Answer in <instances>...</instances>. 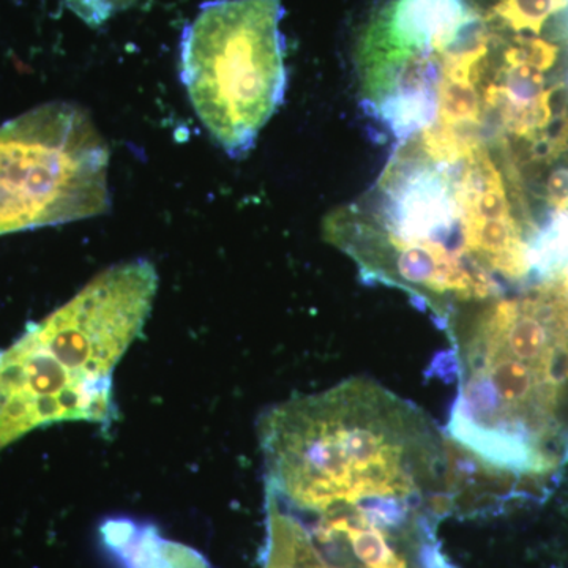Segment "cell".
Here are the masks:
<instances>
[{
  "label": "cell",
  "mask_w": 568,
  "mask_h": 568,
  "mask_svg": "<svg viewBox=\"0 0 568 568\" xmlns=\"http://www.w3.org/2000/svg\"><path fill=\"white\" fill-rule=\"evenodd\" d=\"M559 36L560 39L566 40L568 43V7L560 13Z\"/></svg>",
  "instance_id": "obj_11"
},
{
  "label": "cell",
  "mask_w": 568,
  "mask_h": 568,
  "mask_svg": "<svg viewBox=\"0 0 568 568\" xmlns=\"http://www.w3.org/2000/svg\"><path fill=\"white\" fill-rule=\"evenodd\" d=\"M466 156L437 155L414 134L398 144L362 200L331 213L324 223L325 239L357 264L365 282L409 294L444 331L466 304L484 305L503 294L495 276L466 253Z\"/></svg>",
  "instance_id": "obj_2"
},
{
  "label": "cell",
  "mask_w": 568,
  "mask_h": 568,
  "mask_svg": "<svg viewBox=\"0 0 568 568\" xmlns=\"http://www.w3.org/2000/svg\"><path fill=\"white\" fill-rule=\"evenodd\" d=\"M110 149L91 115L44 104L0 129V235L110 211Z\"/></svg>",
  "instance_id": "obj_5"
},
{
  "label": "cell",
  "mask_w": 568,
  "mask_h": 568,
  "mask_svg": "<svg viewBox=\"0 0 568 568\" xmlns=\"http://www.w3.org/2000/svg\"><path fill=\"white\" fill-rule=\"evenodd\" d=\"M547 201L556 212L568 209V168L552 171L547 181Z\"/></svg>",
  "instance_id": "obj_10"
},
{
  "label": "cell",
  "mask_w": 568,
  "mask_h": 568,
  "mask_svg": "<svg viewBox=\"0 0 568 568\" xmlns=\"http://www.w3.org/2000/svg\"><path fill=\"white\" fill-rule=\"evenodd\" d=\"M282 0H212L185 28L181 80L216 144L241 160L284 102Z\"/></svg>",
  "instance_id": "obj_4"
},
{
  "label": "cell",
  "mask_w": 568,
  "mask_h": 568,
  "mask_svg": "<svg viewBox=\"0 0 568 568\" xmlns=\"http://www.w3.org/2000/svg\"><path fill=\"white\" fill-rule=\"evenodd\" d=\"M473 0H384L355 51L362 106L398 144L435 125L447 52L478 20Z\"/></svg>",
  "instance_id": "obj_6"
},
{
  "label": "cell",
  "mask_w": 568,
  "mask_h": 568,
  "mask_svg": "<svg viewBox=\"0 0 568 568\" xmlns=\"http://www.w3.org/2000/svg\"><path fill=\"white\" fill-rule=\"evenodd\" d=\"M264 568H272L271 566H264Z\"/></svg>",
  "instance_id": "obj_12"
},
{
  "label": "cell",
  "mask_w": 568,
  "mask_h": 568,
  "mask_svg": "<svg viewBox=\"0 0 568 568\" xmlns=\"http://www.w3.org/2000/svg\"><path fill=\"white\" fill-rule=\"evenodd\" d=\"M102 534L104 544L129 568H211L200 552L166 540L149 526L140 528L126 519H112L103 525Z\"/></svg>",
  "instance_id": "obj_8"
},
{
  "label": "cell",
  "mask_w": 568,
  "mask_h": 568,
  "mask_svg": "<svg viewBox=\"0 0 568 568\" xmlns=\"http://www.w3.org/2000/svg\"><path fill=\"white\" fill-rule=\"evenodd\" d=\"M260 443L265 496L294 514L366 496L455 493L446 436L372 379L272 407Z\"/></svg>",
  "instance_id": "obj_1"
},
{
  "label": "cell",
  "mask_w": 568,
  "mask_h": 568,
  "mask_svg": "<svg viewBox=\"0 0 568 568\" xmlns=\"http://www.w3.org/2000/svg\"><path fill=\"white\" fill-rule=\"evenodd\" d=\"M545 71L523 62H504L485 89V110L499 119L508 133L536 138L551 121V95Z\"/></svg>",
  "instance_id": "obj_7"
},
{
  "label": "cell",
  "mask_w": 568,
  "mask_h": 568,
  "mask_svg": "<svg viewBox=\"0 0 568 568\" xmlns=\"http://www.w3.org/2000/svg\"><path fill=\"white\" fill-rule=\"evenodd\" d=\"M152 306L136 275L106 268L0 351V403L20 406L32 429L67 420L111 422L115 366L141 334Z\"/></svg>",
  "instance_id": "obj_3"
},
{
  "label": "cell",
  "mask_w": 568,
  "mask_h": 568,
  "mask_svg": "<svg viewBox=\"0 0 568 568\" xmlns=\"http://www.w3.org/2000/svg\"><path fill=\"white\" fill-rule=\"evenodd\" d=\"M85 24L99 28L121 11L130 9L136 0H63Z\"/></svg>",
  "instance_id": "obj_9"
}]
</instances>
